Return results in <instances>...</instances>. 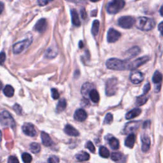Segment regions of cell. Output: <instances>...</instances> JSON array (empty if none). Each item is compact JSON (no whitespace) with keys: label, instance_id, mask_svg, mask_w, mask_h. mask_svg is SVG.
<instances>
[{"label":"cell","instance_id":"cell-1","mask_svg":"<svg viewBox=\"0 0 163 163\" xmlns=\"http://www.w3.org/2000/svg\"><path fill=\"white\" fill-rule=\"evenodd\" d=\"M106 66L110 70L115 71L129 70L130 62L117 58H110L106 62Z\"/></svg>","mask_w":163,"mask_h":163},{"label":"cell","instance_id":"cell-2","mask_svg":"<svg viewBox=\"0 0 163 163\" xmlns=\"http://www.w3.org/2000/svg\"><path fill=\"white\" fill-rule=\"evenodd\" d=\"M136 28L140 30L148 31L153 29L156 26V22L153 19L145 17H141L136 21Z\"/></svg>","mask_w":163,"mask_h":163},{"label":"cell","instance_id":"cell-3","mask_svg":"<svg viewBox=\"0 0 163 163\" xmlns=\"http://www.w3.org/2000/svg\"><path fill=\"white\" fill-rule=\"evenodd\" d=\"M125 5L124 0H112L108 4L107 10L110 14H115L122 10Z\"/></svg>","mask_w":163,"mask_h":163},{"label":"cell","instance_id":"cell-4","mask_svg":"<svg viewBox=\"0 0 163 163\" xmlns=\"http://www.w3.org/2000/svg\"><path fill=\"white\" fill-rule=\"evenodd\" d=\"M0 122L4 127L11 128H14L15 127V120L7 111H3L0 114Z\"/></svg>","mask_w":163,"mask_h":163},{"label":"cell","instance_id":"cell-5","mask_svg":"<svg viewBox=\"0 0 163 163\" xmlns=\"http://www.w3.org/2000/svg\"><path fill=\"white\" fill-rule=\"evenodd\" d=\"M32 43V39L28 38L21 41L17 42L13 45V52L15 54H19L26 49Z\"/></svg>","mask_w":163,"mask_h":163},{"label":"cell","instance_id":"cell-6","mask_svg":"<svg viewBox=\"0 0 163 163\" xmlns=\"http://www.w3.org/2000/svg\"><path fill=\"white\" fill-rule=\"evenodd\" d=\"M136 20L131 16H123L118 20V24L124 29H130L134 25Z\"/></svg>","mask_w":163,"mask_h":163},{"label":"cell","instance_id":"cell-7","mask_svg":"<svg viewBox=\"0 0 163 163\" xmlns=\"http://www.w3.org/2000/svg\"><path fill=\"white\" fill-rule=\"evenodd\" d=\"M117 90V80L115 78H111L107 80L106 83L105 91L108 96H114Z\"/></svg>","mask_w":163,"mask_h":163},{"label":"cell","instance_id":"cell-8","mask_svg":"<svg viewBox=\"0 0 163 163\" xmlns=\"http://www.w3.org/2000/svg\"><path fill=\"white\" fill-rule=\"evenodd\" d=\"M150 59L149 57L145 56L143 57H139L137 59L134 60V61L130 63V66H129V70H134L136 68H139L142 65L145 64Z\"/></svg>","mask_w":163,"mask_h":163},{"label":"cell","instance_id":"cell-9","mask_svg":"<svg viewBox=\"0 0 163 163\" xmlns=\"http://www.w3.org/2000/svg\"><path fill=\"white\" fill-rule=\"evenodd\" d=\"M121 34L114 28H110L107 33V41L108 43H114L121 38Z\"/></svg>","mask_w":163,"mask_h":163},{"label":"cell","instance_id":"cell-10","mask_svg":"<svg viewBox=\"0 0 163 163\" xmlns=\"http://www.w3.org/2000/svg\"><path fill=\"white\" fill-rule=\"evenodd\" d=\"M22 131L25 134L31 137H34L37 134L35 126L31 123H25L22 126Z\"/></svg>","mask_w":163,"mask_h":163},{"label":"cell","instance_id":"cell-11","mask_svg":"<svg viewBox=\"0 0 163 163\" xmlns=\"http://www.w3.org/2000/svg\"><path fill=\"white\" fill-rule=\"evenodd\" d=\"M130 79L132 83L134 84H138L141 83L143 80L144 75L142 72L139 71H134L131 73Z\"/></svg>","mask_w":163,"mask_h":163},{"label":"cell","instance_id":"cell-12","mask_svg":"<svg viewBox=\"0 0 163 163\" xmlns=\"http://www.w3.org/2000/svg\"><path fill=\"white\" fill-rule=\"evenodd\" d=\"M140 126V122L137 121H133V122H130L127 123L123 130V134H126L127 133H131L135 130H136Z\"/></svg>","mask_w":163,"mask_h":163},{"label":"cell","instance_id":"cell-13","mask_svg":"<svg viewBox=\"0 0 163 163\" xmlns=\"http://www.w3.org/2000/svg\"><path fill=\"white\" fill-rule=\"evenodd\" d=\"M141 52V49L138 46H134L127 50L124 54V56L126 57L127 60L132 59L133 57L138 56Z\"/></svg>","mask_w":163,"mask_h":163},{"label":"cell","instance_id":"cell-14","mask_svg":"<svg viewBox=\"0 0 163 163\" xmlns=\"http://www.w3.org/2000/svg\"><path fill=\"white\" fill-rule=\"evenodd\" d=\"M87 114L83 109L79 108L75 111L74 114V118L76 121L83 122L87 119Z\"/></svg>","mask_w":163,"mask_h":163},{"label":"cell","instance_id":"cell-15","mask_svg":"<svg viewBox=\"0 0 163 163\" xmlns=\"http://www.w3.org/2000/svg\"><path fill=\"white\" fill-rule=\"evenodd\" d=\"M141 140H142V150L144 152H147L150 149V144H151L150 139L148 136L143 135V136H142Z\"/></svg>","mask_w":163,"mask_h":163},{"label":"cell","instance_id":"cell-16","mask_svg":"<svg viewBox=\"0 0 163 163\" xmlns=\"http://www.w3.org/2000/svg\"><path fill=\"white\" fill-rule=\"evenodd\" d=\"M47 21L45 19H40L37 24L35 25V29L40 33H44L47 28Z\"/></svg>","mask_w":163,"mask_h":163},{"label":"cell","instance_id":"cell-17","mask_svg":"<svg viewBox=\"0 0 163 163\" xmlns=\"http://www.w3.org/2000/svg\"><path fill=\"white\" fill-rule=\"evenodd\" d=\"M41 138L43 145L46 146V147H50V146H52L53 143L52 140L47 133L42 131L41 133Z\"/></svg>","mask_w":163,"mask_h":163},{"label":"cell","instance_id":"cell-18","mask_svg":"<svg viewBox=\"0 0 163 163\" xmlns=\"http://www.w3.org/2000/svg\"><path fill=\"white\" fill-rule=\"evenodd\" d=\"M58 54V50L57 46H50L48 48V49L45 52V57L48 59H52L54 58Z\"/></svg>","mask_w":163,"mask_h":163},{"label":"cell","instance_id":"cell-19","mask_svg":"<svg viewBox=\"0 0 163 163\" xmlns=\"http://www.w3.org/2000/svg\"><path fill=\"white\" fill-rule=\"evenodd\" d=\"M93 85L91 83L89 82H86L82 86L81 89V93L82 94V96L84 97V98H86L89 97V93L90 91L92 89Z\"/></svg>","mask_w":163,"mask_h":163},{"label":"cell","instance_id":"cell-20","mask_svg":"<svg viewBox=\"0 0 163 163\" xmlns=\"http://www.w3.org/2000/svg\"><path fill=\"white\" fill-rule=\"evenodd\" d=\"M64 132L68 135L71 136H79L80 135L78 130L70 124H67L64 127Z\"/></svg>","mask_w":163,"mask_h":163},{"label":"cell","instance_id":"cell-21","mask_svg":"<svg viewBox=\"0 0 163 163\" xmlns=\"http://www.w3.org/2000/svg\"><path fill=\"white\" fill-rule=\"evenodd\" d=\"M135 143V135L133 133H130L125 140V146L130 149H133Z\"/></svg>","mask_w":163,"mask_h":163},{"label":"cell","instance_id":"cell-22","mask_svg":"<svg viewBox=\"0 0 163 163\" xmlns=\"http://www.w3.org/2000/svg\"><path fill=\"white\" fill-rule=\"evenodd\" d=\"M142 113V110L138 108H135L131 111H129L126 115V118L127 120H130L133 118H135L136 117L139 116Z\"/></svg>","mask_w":163,"mask_h":163},{"label":"cell","instance_id":"cell-23","mask_svg":"<svg viewBox=\"0 0 163 163\" xmlns=\"http://www.w3.org/2000/svg\"><path fill=\"white\" fill-rule=\"evenodd\" d=\"M71 15H72V21L73 24L76 27H79L81 25V22L79 19V15L75 9L71 10Z\"/></svg>","mask_w":163,"mask_h":163},{"label":"cell","instance_id":"cell-24","mask_svg":"<svg viewBox=\"0 0 163 163\" xmlns=\"http://www.w3.org/2000/svg\"><path fill=\"white\" fill-rule=\"evenodd\" d=\"M89 97L90 98L91 100L94 103H97L99 101V94L98 92L95 89H92L89 93Z\"/></svg>","mask_w":163,"mask_h":163},{"label":"cell","instance_id":"cell-25","mask_svg":"<svg viewBox=\"0 0 163 163\" xmlns=\"http://www.w3.org/2000/svg\"><path fill=\"white\" fill-rule=\"evenodd\" d=\"M108 142L111 149L117 150L119 148V142L114 136H111L110 138H108Z\"/></svg>","mask_w":163,"mask_h":163},{"label":"cell","instance_id":"cell-26","mask_svg":"<svg viewBox=\"0 0 163 163\" xmlns=\"http://www.w3.org/2000/svg\"><path fill=\"white\" fill-rule=\"evenodd\" d=\"M75 158L77 161H80V162L86 161L89 159L90 156H89V154L87 153L86 152H82L77 154V155L75 156Z\"/></svg>","mask_w":163,"mask_h":163},{"label":"cell","instance_id":"cell-27","mask_svg":"<svg viewBox=\"0 0 163 163\" xmlns=\"http://www.w3.org/2000/svg\"><path fill=\"white\" fill-rule=\"evenodd\" d=\"M66 107V101L65 99L63 98L61 99H60L58 102L56 107V111L57 113L62 112L63 111L65 110Z\"/></svg>","mask_w":163,"mask_h":163},{"label":"cell","instance_id":"cell-28","mask_svg":"<svg viewBox=\"0 0 163 163\" xmlns=\"http://www.w3.org/2000/svg\"><path fill=\"white\" fill-rule=\"evenodd\" d=\"M146 94H143V95L138 96V98H136V107H140L142 106L143 105H144L147 101L148 100V97L145 96Z\"/></svg>","mask_w":163,"mask_h":163},{"label":"cell","instance_id":"cell-29","mask_svg":"<svg viewBox=\"0 0 163 163\" xmlns=\"http://www.w3.org/2000/svg\"><path fill=\"white\" fill-rule=\"evenodd\" d=\"M3 93L7 97H12L14 94V89L10 85H7L3 89Z\"/></svg>","mask_w":163,"mask_h":163},{"label":"cell","instance_id":"cell-30","mask_svg":"<svg viewBox=\"0 0 163 163\" xmlns=\"http://www.w3.org/2000/svg\"><path fill=\"white\" fill-rule=\"evenodd\" d=\"M99 22L98 20H95L94 21L93 23H92V29H91V32L92 34L93 35V36L96 37L99 32Z\"/></svg>","mask_w":163,"mask_h":163},{"label":"cell","instance_id":"cell-31","mask_svg":"<svg viewBox=\"0 0 163 163\" xmlns=\"http://www.w3.org/2000/svg\"><path fill=\"white\" fill-rule=\"evenodd\" d=\"M162 78V74L159 71H156L152 76V82L155 84L161 83Z\"/></svg>","mask_w":163,"mask_h":163},{"label":"cell","instance_id":"cell-32","mask_svg":"<svg viewBox=\"0 0 163 163\" xmlns=\"http://www.w3.org/2000/svg\"><path fill=\"white\" fill-rule=\"evenodd\" d=\"M99 153L101 157L103 158H108L110 156V152L104 146H102L99 148Z\"/></svg>","mask_w":163,"mask_h":163},{"label":"cell","instance_id":"cell-33","mask_svg":"<svg viewBox=\"0 0 163 163\" xmlns=\"http://www.w3.org/2000/svg\"><path fill=\"white\" fill-rule=\"evenodd\" d=\"M40 145L36 142H33L30 145V150L33 153H37L40 151Z\"/></svg>","mask_w":163,"mask_h":163},{"label":"cell","instance_id":"cell-34","mask_svg":"<svg viewBox=\"0 0 163 163\" xmlns=\"http://www.w3.org/2000/svg\"><path fill=\"white\" fill-rule=\"evenodd\" d=\"M122 156H123L122 153L121 152H113L111 156V159H112V161L115 162H117V161H119L121 159H122Z\"/></svg>","mask_w":163,"mask_h":163},{"label":"cell","instance_id":"cell-35","mask_svg":"<svg viewBox=\"0 0 163 163\" xmlns=\"http://www.w3.org/2000/svg\"><path fill=\"white\" fill-rule=\"evenodd\" d=\"M22 159L24 162L25 163H29L32 161V157L29 153L25 152L22 153Z\"/></svg>","mask_w":163,"mask_h":163},{"label":"cell","instance_id":"cell-36","mask_svg":"<svg viewBox=\"0 0 163 163\" xmlns=\"http://www.w3.org/2000/svg\"><path fill=\"white\" fill-rule=\"evenodd\" d=\"M113 121V115L110 113H108L106 115L105 120H104V124H109Z\"/></svg>","mask_w":163,"mask_h":163},{"label":"cell","instance_id":"cell-37","mask_svg":"<svg viewBox=\"0 0 163 163\" xmlns=\"http://www.w3.org/2000/svg\"><path fill=\"white\" fill-rule=\"evenodd\" d=\"M86 147L92 152V153H94L96 151V149H95V147H94V145H93V143L89 141L87 144H86Z\"/></svg>","mask_w":163,"mask_h":163},{"label":"cell","instance_id":"cell-38","mask_svg":"<svg viewBox=\"0 0 163 163\" xmlns=\"http://www.w3.org/2000/svg\"><path fill=\"white\" fill-rule=\"evenodd\" d=\"M51 94H52V97L54 99H57L59 98V93L56 89H51Z\"/></svg>","mask_w":163,"mask_h":163},{"label":"cell","instance_id":"cell-39","mask_svg":"<svg viewBox=\"0 0 163 163\" xmlns=\"http://www.w3.org/2000/svg\"><path fill=\"white\" fill-rule=\"evenodd\" d=\"M47 161L49 163H58L59 162V159L57 157L55 156H52L49 158Z\"/></svg>","mask_w":163,"mask_h":163},{"label":"cell","instance_id":"cell-40","mask_svg":"<svg viewBox=\"0 0 163 163\" xmlns=\"http://www.w3.org/2000/svg\"><path fill=\"white\" fill-rule=\"evenodd\" d=\"M13 109L14 110V111L17 114H21V113H22V108H21V107L19 105L15 104L13 107Z\"/></svg>","mask_w":163,"mask_h":163},{"label":"cell","instance_id":"cell-41","mask_svg":"<svg viewBox=\"0 0 163 163\" xmlns=\"http://www.w3.org/2000/svg\"><path fill=\"white\" fill-rule=\"evenodd\" d=\"M150 83H146L145 85L144 88H143V94H147L149 92V91H150Z\"/></svg>","mask_w":163,"mask_h":163},{"label":"cell","instance_id":"cell-42","mask_svg":"<svg viewBox=\"0 0 163 163\" xmlns=\"http://www.w3.org/2000/svg\"><path fill=\"white\" fill-rule=\"evenodd\" d=\"M8 162L9 163H18L19 161L15 156H10L8 158Z\"/></svg>","mask_w":163,"mask_h":163},{"label":"cell","instance_id":"cell-43","mask_svg":"<svg viewBox=\"0 0 163 163\" xmlns=\"http://www.w3.org/2000/svg\"><path fill=\"white\" fill-rule=\"evenodd\" d=\"M6 59V54L4 52H2L0 53V64L4 63Z\"/></svg>","mask_w":163,"mask_h":163},{"label":"cell","instance_id":"cell-44","mask_svg":"<svg viewBox=\"0 0 163 163\" xmlns=\"http://www.w3.org/2000/svg\"><path fill=\"white\" fill-rule=\"evenodd\" d=\"M37 3L39 6H44L48 4L49 0H37Z\"/></svg>","mask_w":163,"mask_h":163},{"label":"cell","instance_id":"cell-45","mask_svg":"<svg viewBox=\"0 0 163 163\" xmlns=\"http://www.w3.org/2000/svg\"><path fill=\"white\" fill-rule=\"evenodd\" d=\"M66 1L75 3H85L87 0H66Z\"/></svg>","mask_w":163,"mask_h":163},{"label":"cell","instance_id":"cell-46","mask_svg":"<svg viewBox=\"0 0 163 163\" xmlns=\"http://www.w3.org/2000/svg\"><path fill=\"white\" fill-rule=\"evenodd\" d=\"M81 15H82V17L83 19H85L87 17V13L85 12V9H82L81 10Z\"/></svg>","mask_w":163,"mask_h":163},{"label":"cell","instance_id":"cell-47","mask_svg":"<svg viewBox=\"0 0 163 163\" xmlns=\"http://www.w3.org/2000/svg\"><path fill=\"white\" fill-rule=\"evenodd\" d=\"M4 10V4L3 3L0 2V15H1V14L3 12Z\"/></svg>","mask_w":163,"mask_h":163},{"label":"cell","instance_id":"cell-48","mask_svg":"<svg viewBox=\"0 0 163 163\" xmlns=\"http://www.w3.org/2000/svg\"><path fill=\"white\" fill-rule=\"evenodd\" d=\"M162 26H163V25H162V22H161V23L158 25V28H159V31L161 33V35L162 34Z\"/></svg>","mask_w":163,"mask_h":163},{"label":"cell","instance_id":"cell-49","mask_svg":"<svg viewBox=\"0 0 163 163\" xmlns=\"http://www.w3.org/2000/svg\"><path fill=\"white\" fill-rule=\"evenodd\" d=\"M83 44L82 41H80V42H79V47L81 49V48L83 47Z\"/></svg>","mask_w":163,"mask_h":163},{"label":"cell","instance_id":"cell-50","mask_svg":"<svg viewBox=\"0 0 163 163\" xmlns=\"http://www.w3.org/2000/svg\"><path fill=\"white\" fill-rule=\"evenodd\" d=\"M162 6H161V8H160V14H161V16H162Z\"/></svg>","mask_w":163,"mask_h":163},{"label":"cell","instance_id":"cell-51","mask_svg":"<svg viewBox=\"0 0 163 163\" xmlns=\"http://www.w3.org/2000/svg\"><path fill=\"white\" fill-rule=\"evenodd\" d=\"M2 88H3V83L1 81H0V90H1Z\"/></svg>","mask_w":163,"mask_h":163},{"label":"cell","instance_id":"cell-52","mask_svg":"<svg viewBox=\"0 0 163 163\" xmlns=\"http://www.w3.org/2000/svg\"><path fill=\"white\" fill-rule=\"evenodd\" d=\"M91 2H94V3H96V2H99L100 0H90Z\"/></svg>","mask_w":163,"mask_h":163},{"label":"cell","instance_id":"cell-53","mask_svg":"<svg viewBox=\"0 0 163 163\" xmlns=\"http://www.w3.org/2000/svg\"><path fill=\"white\" fill-rule=\"evenodd\" d=\"M2 134L1 131H0V142L2 141Z\"/></svg>","mask_w":163,"mask_h":163},{"label":"cell","instance_id":"cell-54","mask_svg":"<svg viewBox=\"0 0 163 163\" xmlns=\"http://www.w3.org/2000/svg\"><path fill=\"white\" fill-rule=\"evenodd\" d=\"M53 0H49V2H52Z\"/></svg>","mask_w":163,"mask_h":163},{"label":"cell","instance_id":"cell-55","mask_svg":"<svg viewBox=\"0 0 163 163\" xmlns=\"http://www.w3.org/2000/svg\"><path fill=\"white\" fill-rule=\"evenodd\" d=\"M135 1H138V0H135Z\"/></svg>","mask_w":163,"mask_h":163}]
</instances>
